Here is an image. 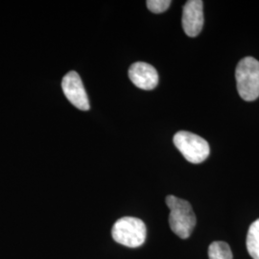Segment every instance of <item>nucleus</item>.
<instances>
[{
    "label": "nucleus",
    "instance_id": "nucleus-8",
    "mask_svg": "<svg viewBox=\"0 0 259 259\" xmlns=\"http://www.w3.org/2000/svg\"><path fill=\"white\" fill-rule=\"evenodd\" d=\"M246 245L250 256L253 259H259V219L250 225Z\"/></svg>",
    "mask_w": 259,
    "mask_h": 259
},
{
    "label": "nucleus",
    "instance_id": "nucleus-2",
    "mask_svg": "<svg viewBox=\"0 0 259 259\" xmlns=\"http://www.w3.org/2000/svg\"><path fill=\"white\" fill-rule=\"evenodd\" d=\"M237 91L245 101L259 97V62L252 57L243 58L235 69Z\"/></svg>",
    "mask_w": 259,
    "mask_h": 259
},
{
    "label": "nucleus",
    "instance_id": "nucleus-5",
    "mask_svg": "<svg viewBox=\"0 0 259 259\" xmlns=\"http://www.w3.org/2000/svg\"><path fill=\"white\" fill-rule=\"evenodd\" d=\"M62 89L67 100L81 111L90 110L88 94L84 90L81 77L75 71L65 75L62 81Z\"/></svg>",
    "mask_w": 259,
    "mask_h": 259
},
{
    "label": "nucleus",
    "instance_id": "nucleus-6",
    "mask_svg": "<svg viewBox=\"0 0 259 259\" xmlns=\"http://www.w3.org/2000/svg\"><path fill=\"white\" fill-rule=\"evenodd\" d=\"M182 24L188 37H197L201 33L204 26V2L202 0H189L185 3Z\"/></svg>",
    "mask_w": 259,
    "mask_h": 259
},
{
    "label": "nucleus",
    "instance_id": "nucleus-4",
    "mask_svg": "<svg viewBox=\"0 0 259 259\" xmlns=\"http://www.w3.org/2000/svg\"><path fill=\"white\" fill-rule=\"evenodd\" d=\"M173 142L185 159L193 164L202 163L210 153L207 141L190 132H178L173 138Z\"/></svg>",
    "mask_w": 259,
    "mask_h": 259
},
{
    "label": "nucleus",
    "instance_id": "nucleus-7",
    "mask_svg": "<svg viewBox=\"0 0 259 259\" xmlns=\"http://www.w3.org/2000/svg\"><path fill=\"white\" fill-rule=\"evenodd\" d=\"M129 78L136 87L144 91H152L158 83L157 69L153 65L143 62H138L131 65Z\"/></svg>",
    "mask_w": 259,
    "mask_h": 259
},
{
    "label": "nucleus",
    "instance_id": "nucleus-3",
    "mask_svg": "<svg viewBox=\"0 0 259 259\" xmlns=\"http://www.w3.org/2000/svg\"><path fill=\"white\" fill-rule=\"evenodd\" d=\"M115 242L128 248H139L146 240L147 230L142 220L136 217H123L114 223L111 230Z\"/></svg>",
    "mask_w": 259,
    "mask_h": 259
},
{
    "label": "nucleus",
    "instance_id": "nucleus-1",
    "mask_svg": "<svg viewBox=\"0 0 259 259\" xmlns=\"http://www.w3.org/2000/svg\"><path fill=\"white\" fill-rule=\"evenodd\" d=\"M165 201L170 209L169 225L172 232L182 239L188 238L197 223L192 205L189 202L173 195L167 196Z\"/></svg>",
    "mask_w": 259,
    "mask_h": 259
},
{
    "label": "nucleus",
    "instance_id": "nucleus-9",
    "mask_svg": "<svg viewBox=\"0 0 259 259\" xmlns=\"http://www.w3.org/2000/svg\"><path fill=\"white\" fill-rule=\"evenodd\" d=\"M209 259H232L231 247L228 243L223 241L212 242L208 247Z\"/></svg>",
    "mask_w": 259,
    "mask_h": 259
},
{
    "label": "nucleus",
    "instance_id": "nucleus-10",
    "mask_svg": "<svg viewBox=\"0 0 259 259\" xmlns=\"http://www.w3.org/2000/svg\"><path fill=\"white\" fill-rule=\"evenodd\" d=\"M146 4H147V8L152 13L161 14L170 7L171 1L170 0H148Z\"/></svg>",
    "mask_w": 259,
    "mask_h": 259
}]
</instances>
